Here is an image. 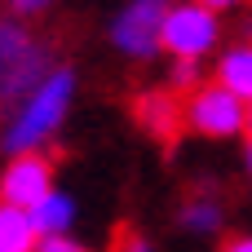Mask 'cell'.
Instances as JSON below:
<instances>
[{
  "mask_svg": "<svg viewBox=\"0 0 252 252\" xmlns=\"http://www.w3.org/2000/svg\"><path fill=\"white\" fill-rule=\"evenodd\" d=\"M71 102H75V71L71 66H53L49 80L9 111V124L0 128V151L4 155L44 151V142H53L58 128L66 124Z\"/></svg>",
  "mask_w": 252,
  "mask_h": 252,
  "instance_id": "obj_1",
  "label": "cell"
},
{
  "mask_svg": "<svg viewBox=\"0 0 252 252\" xmlns=\"http://www.w3.org/2000/svg\"><path fill=\"white\" fill-rule=\"evenodd\" d=\"M186 128L208 142H230V137L248 133V102L213 80L186 97Z\"/></svg>",
  "mask_w": 252,
  "mask_h": 252,
  "instance_id": "obj_2",
  "label": "cell"
},
{
  "mask_svg": "<svg viewBox=\"0 0 252 252\" xmlns=\"http://www.w3.org/2000/svg\"><path fill=\"white\" fill-rule=\"evenodd\" d=\"M217 44H221L217 9H208L199 0H173L168 4V13H164V53L204 62Z\"/></svg>",
  "mask_w": 252,
  "mask_h": 252,
  "instance_id": "obj_3",
  "label": "cell"
},
{
  "mask_svg": "<svg viewBox=\"0 0 252 252\" xmlns=\"http://www.w3.org/2000/svg\"><path fill=\"white\" fill-rule=\"evenodd\" d=\"M173 0H128L115 22H111V44L124 53V58H155L164 49V13H168Z\"/></svg>",
  "mask_w": 252,
  "mask_h": 252,
  "instance_id": "obj_4",
  "label": "cell"
},
{
  "mask_svg": "<svg viewBox=\"0 0 252 252\" xmlns=\"http://www.w3.org/2000/svg\"><path fill=\"white\" fill-rule=\"evenodd\" d=\"M53 186V159L44 151H27V155H9V164L0 168V204L13 208H35Z\"/></svg>",
  "mask_w": 252,
  "mask_h": 252,
  "instance_id": "obj_5",
  "label": "cell"
},
{
  "mask_svg": "<svg viewBox=\"0 0 252 252\" xmlns=\"http://www.w3.org/2000/svg\"><path fill=\"white\" fill-rule=\"evenodd\" d=\"M133 120L155 142H177L186 128V97L177 89H142L133 102Z\"/></svg>",
  "mask_w": 252,
  "mask_h": 252,
  "instance_id": "obj_6",
  "label": "cell"
},
{
  "mask_svg": "<svg viewBox=\"0 0 252 252\" xmlns=\"http://www.w3.org/2000/svg\"><path fill=\"white\" fill-rule=\"evenodd\" d=\"M213 80H217V84H226L230 93H239L244 102H252V40H239V44L221 49Z\"/></svg>",
  "mask_w": 252,
  "mask_h": 252,
  "instance_id": "obj_7",
  "label": "cell"
},
{
  "mask_svg": "<svg viewBox=\"0 0 252 252\" xmlns=\"http://www.w3.org/2000/svg\"><path fill=\"white\" fill-rule=\"evenodd\" d=\"M75 195H66V190H49L35 208H31V221H35V230H40V239H53V235H71V226H75Z\"/></svg>",
  "mask_w": 252,
  "mask_h": 252,
  "instance_id": "obj_8",
  "label": "cell"
},
{
  "mask_svg": "<svg viewBox=\"0 0 252 252\" xmlns=\"http://www.w3.org/2000/svg\"><path fill=\"white\" fill-rule=\"evenodd\" d=\"M35 244H40V230H35L31 213L0 204V252H35Z\"/></svg>",
  "mask_w": 252,
  "mask_h": 252,
  "instance_id": "obj_9",
  "label": "cell"
},
{
  "mask_svg": "<svg viewBox=\"0 0 252 252\" xmlns=\"http://www.w3.org/2000/svg\"><path fill=\"white\" fill-rule=\"evenodd\" d=\"M177 221H182V230H190V235H217L221 221H226V208H221L217 195H190V199L182 204Z\"/></svg>",
  "mask_w": 252,
  "mask_h": 252,
  "instance_id": "obj_10",
  "label": "cell"
},
{
  "mask_svg": "<svg viewBox=\"0 0 252 252\" xmlns=\"http://www.w3.org/2000/svg\"><path fill=\"white\" fill-rule=\"evenodd\" d=\"M31 44H35V40L27 35V27H22V22H0V80L13 71V62H18Z\"/></svg>",
  "mask_w": 252,
  "mask_h": 252,
  "instance_id": "obj_11",
  "label": "cell"
},
{
  "mask_svg": "<svg viewBox=\"0 0 252 252\" xmlns=\"http://www.w3.org/2000/svg\"><path fill=\"white\" fill-rule=\"evenodd\" d=\"M208 80H204V66L199 62H190V58H173V66H168V89H177L182 97H190L195 89H204Z\"/></svg>",
  "mask_w": 252,
  "mask_h": 252,
  "instance_id": "obj_12",
  "label": "cell"
},
{
  "mask_svg": "<svg viewBox=\"0 0 252 252\" xmlns=\"http://www.w3.org/2000/svg\"><path fill=\"white\" fill-rule=\"evenodd\" d=\"M35 252H93V248H84V244L71 239V235H53V239H40Z\"/></svg>",
  "mask_w": 252,
  "mask_h": 252,
  "instance_id": "obj_13",
  "label": "cell"
},
{
  "mask_svg": "<svg viewBox=\"0 0 252 252\" xmlns=\"http://www.w3.org/2000/svg\"><path fill=\"white\" fill-rule=\"evenodd\" d=\"M115 252H155V248H151V239H146V235L124 230V235H120V244H115Z\"/></svg>",
  "mask_w": 252,
  "mask_h": 252,
  "instance_id": "obj_14",
  "label": "cell"
},
{
  "mask_svg": "<svg viewBox=\"0 0 252 252\" xmlns=\"http://www.w3.org/2000/svg\"><path fill=\"white\" fill-rule=\"evenodd\" d=\"M53 0H9V9L18 13V18H35V13H44Z\"/></svg>",
  "mask_w": 252,
  "mask_h": 252,
  "instance_id": "obj_15",
  "label": "cell"
},
{
  "mask_svg": "<svg viewBox=\"0 0 252 252\" xmlns=\"http://www.w3.org/2000/svg\"><path fill=\"white\" fill-rule=\"evenodd\" d=\"M221 252H252V235H230L221 244Z\"/></svg>",
  "mask_w": 252,
  "mask_h": 252,
  "instance_id": "obj_16",
  "label": "cell"
},
{
  "mask_svg": "<svg viewBox=\"0 0 252 252\" xmlns=\"http://www.w3.org/2000/svg\"><path fill=\"white\" fill-rule=\"evenodd\" d=\"M199 4H208V9H217V13H221V9H235L239 0H199Z\"/></svg>",
  "mask_w": 252,
  "mask_h": 252,
  "instance_id": "obj_17",
  "label": "cell"
},
{
  "mask_svg": "<svg viewBox=\"0 0 252 252\" xmlns=\"http://www.w3.org/2000/svg\"><path fill=\"white\" fill-rule=\"evenodd\" d=\"M244 164H248V177H252V142H248V151H244Z\"/></svg>",
  "mask_w": 252,
  "mask_h": 252,
  "instance_id": "obj_18",
  "label": "cell"
},
{
  "mask_svg": "<svg viewBox=\"0 0 252 252\" xmlns=\"http://www.w3.org/2000/svg\"><path fill=\"white\" fill-rule=\"evenodd\" d=\"M244 137L252 142V102H248V133H244Z\"/></svg>",
  "mask_w": 252,
  "mask_h": 252,
  "instance_id": "obj_19",
  "label": "cell"
}]
</instances>
